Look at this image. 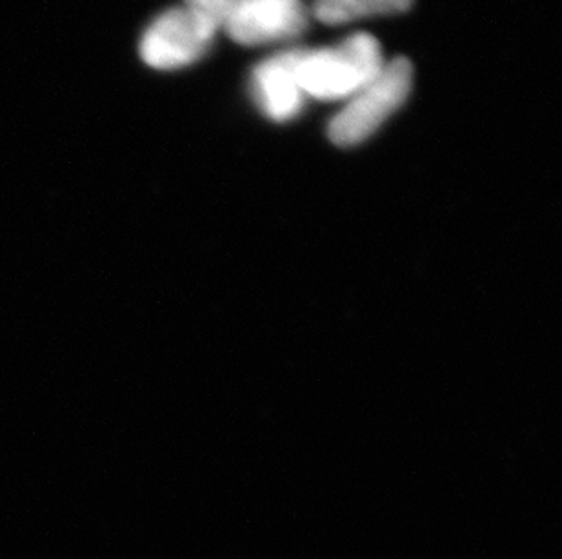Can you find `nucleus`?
<instances>
[{"instance_id": "4", "label": "nucleus", "mask_w": 562, "mask_h": 559, "mask_svg": "<svg viewBox=\"0 0 562 559\" xmlns=\"http://www.w3.org/2000/svg\"><path fill=\"white\" fill-rule=\"evenodd\" d=\"M306 26L303 0H240L223 30L240 46H266L299 37Z\"/></svg>"}, {"instance_id": "7", "label": "nucleus", "mask_w": 562, "mask_h": 559, "mask_svg": "<svg viewBox=\"0 0 562 559\" xmlns=\"http://www.w3.org/2000/svg\"><path fill=\"white\" fill-rule=\"evenodd\" d=\"M239 2L240 0H184V5L206 16L207 21L223 30L224 22Z\"/></svg>"}, {"instance_id": "3", "label": "nucleus", "mask_w": 562, "mask_h": 559, "mask_svg": "<svg viewBox=\"0 0 562 559\" xmlns=\"http://www.w3.org/2000/svg\"><path fill=\"white\" fill-rule=\"evenodd\" d=\"M218 27L188 5L157 16L144 32L140 57L160 71L184 68L196 62L212 46Z\"/></svg>"}, {"instance_id": "2", "label": "nucleus", "mask_w": 562, "mask_h": 559, "mask_svg": "<svg viewBox=\"0 0 562 559\" xmlns=\"http://www.w3.org/2000/svg\"><path fill=\"white\" fill-rule=\"evenodd\" d=\"M414 68L408 58L397 57L384 64L381 73L351 96L345 110L329 121L328 137L339 148L364 142L403 106L412 91Z\"/></svg>"}, {"instance_id": "6", "label": "nucleus", "mask_w": 562, "mask_h": 559, "mask_svg": "<svg viewBox=\"0 0 562 559\" xmlns=\"http://www.w3.org/2000/svg\"><path fill=\"white\" fill-rule=\"evenodd\" d=\"M414 0H313V15L328 26L361 21L370 16L401 15Z\"/></svg>"}, {"instance_id": "5", "label": "nucleus", "mask_w": 562, "mask_h": 559, "mask_svg": "<svg viewBox=\"0 0 562 559\" xmlns=\"http://www.w3.org/2000/svg\"><path fill=\"white\" fill-rule=\"evenodd\" d=\"M301 54V49L284 52L266 58L254 69L251 90L255 102L270 121H292L303 107L304 93L297 77Z\"/></svg>"}, {"instance_id": "1", "label": "nucleus", "mask_w": 562, "mask_h": 559, "mask_svg": "<svg viewBox=\"0 0 562 559\" xmlns=\"http://www.w3.org/2000/svg\"><path fill=\"white\" fill-rule=\"evenodd\" d=\"M384 64L376 38L356 33L331 48L303 52L297 77L304 95L317 101H342L370 84Z\"/></svg>"}]
</instances>
